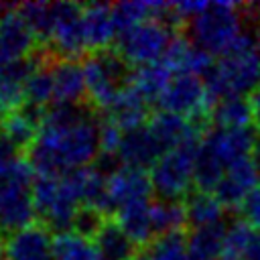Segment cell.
I'll list each match as a JSON object with an SVG mask.
<instances>
[{"label":"cell","instance_id":"6da1fadb","mask_svg":"<svg viewBox=\"0 0 260 260\" xmlns=\"http://www.w3.org/2000/svg\"><path fill=\"white\" fill-rule=\"evenodd\" d=\"M260 83V55L250 35H240L238 41L219 57L205 77L209 93L217 100L230 95L254 93Z\"/></svg>","mask_w":260,"mask_h":260},{"label":"cell","instance_id":"7a4b0ae2","mask_svg":"<svg viewBox=\"0 0 260 260\" xmlns=\"http://www.w3.org/2000/svg\"><path fill=\"white\" fill-rule=\"evenodd\" d=\"M240 4L211 2L195 18L185 22L189 41L209 55H223L242 35L240 32Z\"/></svg>","mask_w":260,"mask_h":260},{"label":"cell","instance_id":"3957f363","mask_svg":"<svg viewBox=\"0 0 260 260\" xmlns=\"http://www.w3.org/2000/svg\"><path fill=\"white\" fill-rule=\"evenodd\" d=\"M81 65L87 81V98L95 110L108 112L118 95L132 83L130 63L116 49L91 53Z\"/></svg>","mask_w":260,"mask_h":260},{"label":"cell","instance_id":"277c9868","mask_svg":"<svg viewBox=\"0 0 260 260\" xmlns=\"http://www.w3.org/2000/svg\"><path fill=\"white\" fill-rule=\"evenodd\" d=\"M201 140H191L165 152L150 169L152 191L158 195V199L179 201L191 193V185L195 183V156Z\"/></svg>","mask_w":260,"mask_h":260},{"label":"cell","instance_id":"5b68a950","mask_svg":"<svg viewBox=\"0 0 260 260\" xmlns=\"http://www.w3.org/2000/svg\"><path fill=\"white\" fill-rule=\"evenodd\" d=\"M177 35L171 26L158 20H146L132 28L118 32L116 37V51L130 63V65H150L165 59L173 39Z\"/></svg>","mask_w":260,"mask_h":260},{"label":"cell","instance_id":"8992f818","mask_svg":"<svg viewBox=\"0 0 260 260\" xmlns=\"http://www.w3.org/2000/svg\"><path fill=\"white\" fill-rule=\"evenodd\" d=\"M55 10V32L51 39V57L75 61L87 47L83 26V6L75 2H53Z\"/></svg>","mask_w":260,"mask_h":260},{"label":"cell","instance_id":"52a82bcc","mask_svg":"<svg viewBox=\"0 0 260 260\" xmlns=\"http://www.w3.org/2000/svg\"><path fill=\"white\" fill-rule=\"evenodd\" d=\"M51 232L43 223H32L6 238V260H53Z\"/></svg>","mask_w":260,"mask_h":260},{"label":"cell","instance_id":"ba28073f","mask_svg":"<svg viewBox=\"0 0 260 260\" xmlns=\"http://www.w3.org/2000/svg\"><path fill=\"white\" fill-rule=\"evenodd\" d=\"M148 128L154 134V138L158 140V144L165 152L175 150V148L183 146L185 142L201 140V136H205L209 132V130L199 128L191 120H187L183 116H177V114H171V112L154 114L148 122Z\"/></svg>","mask_w":260,"mask_h":260},{"label":"cell","instance_id":"9c48e42d","mask_svg":"<svg viewBox=\"0 0 260 260\" xmlns=\"http://www.w3.org/2000/svg\"><path fill=\"white\" fill-rule=\"evenodd\" d=\"M37 43V37L26 26L18 10L0 18V63L35 55L39 51Z\"/></svg>","mask_w":260,"mask_h":260},{"label":"cell","instance_id":"30bf717a","mask_svg":"<svg viewBox=\"0 0 260 260\" xmlns=\"http://www.w3.org/2000/svg\"><path fill=\"white\" fill-rule=\"evenodd\" d=\"M258 171L254 169L252 160L246 158V160H240L236 165H232L228 169V173L223 175L221 183L217 185L215 189V197L219 199V203L228 209H234V207H242V203L246 201V197L258 189Z\"/></svg>","mask_w":260,"mask_h":260},{"label":"cell","instance_id":"8fae6325","mask_svg":"<svg viewBox=\"0 0 260 260\" xmlns=\"http://www.w3.org/2000/svg\"><path fill=\"white\" fill-rule=\"evenodd\" d=\"M118 154L126 167L146 171L156 165V160L165 154V150L160 148V144L154 138V134L150 132V128L142 126V128L124 132Z\"/></svg>","mask_w":260,"mask_h":260},{"label":"cell","instance_id":"7c38bea8","mask_svg":"<svg viewBox=\"0 0 260 260\" xmlns=\"http://www.w3.org/2000/svg\"><path fill=\"white\" fill-rule=\"evenodd\" d=\"M108 191H110V197L116 203L118 211L130 203L148 201V197L152 193L150 175H146V171L132 169V167L124 165L122 171H118L112 179H108Z\"/></svg>","mask_w":260,"mask_h":260},{"label":"cell","instance_id":"4fadbf2b","mask_svg":"<svg viewBox=\"0 0 260 260\" xmlns=\"http://www.w3.org/2000/svg\"><path fill=\"white\" fill-rule=\"evenodd\" d=\"M162 61L171 69H177L179 73H191L197 77H207V73L213 69L211 55L179 35L173 39Z\"/></svg>","mask_w":260,"mask_h":260},{"label":"cell","instance_id":"5bb4252c","mask_svg":"<svg viewBox=\"0 0 260 260\" xmlns=\"http://www.w3.org/2000/svg\"><path fill=\"white\" fill-rule=\"evenodd\" d=\"M83 26L87 37V47L98 53L110 49V43L118 37L112 20V4H87L83 6Z\"/></svg>","mask_w":260,"mask_h":260},{"label":"cell","instance_id":"9a60e30c","mask_svg":"<svg viewBox=\"0 0 260 260\" xmlns=\"http://www.w3.org/2000/svg\"><path fill=\"white\" fill-rule=\"evenodd\" d=\"M53 77H55V102L67 104H81L87 95V81L83 65L77 61L57 59L53 63Z\"/></svg>","mask_w":260,"mask_h":260},{"label":"cell","instance_id":"2e32d148","mask_svg":"<svg viewBox=\"0 0 260 260\" xmlns=\"http://www.w3.org/2000/svg\"><path fill=\"white\" fill-rule=\"evenodd\" d=\"M93 246L98 250L100 260H136L138 258V246L126 236V232L120 228L118 221L112 217L106 219L104 228L93 240Z\"/></svg>","mask_w":260,"mask_h":260},{"label":"cell","instance_id":"e0dca14e","mask_svg":"<svg viewBox=\"0 0 260 260\" xmlns=\"http://www.w3.org/2000/svg\"><path fill=\"white\" fill-rule=\"evenodd\" d=\"M221 260H260V232L244 219L232 221L228 225Z\"/></svg>","mask_w":260,"mask_h":260},{"label":"cell","instance_id":"ac0fdd59","mask_svg":"<svg viewBox=\"0 0 260 260\" xmlns=\"http://www.w3.org/2000/svg\"><path fill=\"white\" fill-rule=\"evenodd\" d=\"M108 118L116 122L124 132L142 128L146 126L144 122L148 118V102L130 85L118 95L114 106L108 110Z\"/></svg>","mask_w":260,"mask_h":260},{"label":"cell","instance_id":"d6986e66","mask_svg":"<svg viewBox=\"0 0 260 260\" xmlns=\"http://www.w3.org/2000/svg\"><path fill=\"white\" fill-rule=\"evenodd\" d=\"M150 201H138L122 207L118 211V223L126 232V236L138 246L144 248L148 246L156 234L152 228V217H150Z\"/></svg>","mask_w":260,"mask_h":260},{"label":"cell","instance_id":"ffe728a7","mask_svg":"<svg viewBox=\"0 0 260 260\" xmlns=\"http://www.w3.org/2000/svg\"><path fill=\"white\" fill-rule=\"evenodd\" d=\"M228 228L225 223H215L207 228H197L187 238V260H221L225 248Z\"/></svg>","mask_w":260,"mask_h":260},{"label":"cell","instance_id":"44dd1931","mask_svg":"<svg viewBox=\"0 0 260 260\" xmlns=\"http://www.w3.org/2000/svg\"><path fill=\"white\" fill-rule=\"evenodd\" d=\"M183 203L187 211V223L193 230L223 221V205L213 193H205L197 189V191H191Z\"/></svg>","mask_w":260,"mask_h":260},{"label":"cell","instance_id":"7402d4cb","mask_svg":"<svg viewBox=\"0 0 260 260\" xmlns=\"http://www.w3.org/2000/svg\"><path fill=\"white\" fill-rule=\"evenodd\" d=\"M211 122L217 128H248L250 122H254L252 104L246 95H230L215 102L211 110Z\"/></svg>","mask_w":260,"mask_h":260},{"label":"cell","instance_id":"603a6c76","mask_svg":"<svg viewBox=\"0 0 260 260\" xmlns=\"http://www.w3.org/2000/svg\"><path fill=\"white\" fill-rule=\"evenodd\" d=\"M171 73L173 69L165 63H150V65H142L136 71H132V87L150 104V102H158V98L162 95V91L167 89V85L171 83Z\"/></svg>","mask_w":260,"mask_h":260},{"label":"cell","instance_id":"cb8c5ba5","mask_svg":"<svg viewBox=\"0 0 260 260\" xmlns=\"http://www.w3.org/2000/svg\"><path fill=\"white\" fill-rule=\"evenodd\" d=\"M225 173H228V167L203 138L195 156V187L205 193H215Z\"/></svg>","mask_w":260,"mask_h":260},{"label":"cell","instance_id":"d4e9b609","mask_svg":"<svg viewBox=\"0 0 260 260\" xmlns=\"http://www.w3.org/2000/svg\"><path fill=\"white\" fill-rule=\"evenodd\" d=\"M18 14L32 30L41 45H49L55 32V10L49 2H24L18 6Z\"/></svg>","mask_w":260,"mask_h":260},{"label":"cell","instance_id":"484cf974","mask_svg":"<svg viewBox=\"0 0 260 260\" xmlns=\"http://www.w3.org/2000/svg\"><path fill=\"white\" fill-rule=\"evenodd\" d=\"M150 217H152V228L156 236L177 234L189 225L185 203L181 201H167V199L154 201L150 205Z\"/></svg>","mask_w":260,"mask_h":260},{"label":"cell","instance_id":"4316f807","mask_svg":"<svg viewBox=\"0 0 260 260\" xmlns=\"http://www.w3.org/2000/svg\"><path fill=\"white\" fill-rule=\"evenodd\" d=\"M136 260H187V238L183 232L156 236L148 246L138 250Z\"/></svg>","mask_w":260,"mask_h":260},{"label":"cell","instance_id":"83f0119b","mask_svg":"<svg viewBox=\"0 0 260 260\" xmlns=\"http://www.w3.org/2000/svg\"><path fill=\"white\" fill-rule=\"evenodd\" d=\"M156 2H116L112 4V20L118 32L132 28L140 22L154 20Z\"/></svg>","mask_w":260,"mask_h":260},{"label":"cell","instance_id":"f1b7e54d","mask_svg":"<svg viewBox=\"0 0 260 260\" xmlns=\"http://www.w3.org/2000/svg\"><path fill=\"white\" fill-rule=\"evenodd\" d=\"M55 100V77H53V67L49 63H43L24 83V102L35 104L45 108Z\"/></svg>","mask_w":260,"mask_h":260},{"label":"cell","instance_id":"f546056e","mask_svg":"<svg viewBox=\"0 0 260 260\" xmlns=\"http://www.w3.org/2000/svg\"><path fill=\"white\" fill-rule=\"evenodd\" d=\"M53 260H100V256L93 242L69 232L55 238Z\"/></svg>","mask_w":260,"mask_h":260},{"label":"cell","instance_id":"4dcf8cb0","mask_svg":"<svg viewBox=\"0 0 260 260\" xmlns=\"http://www.w3.org/2000/svg\"><path fill=\"white\" fill-rule=\"evenodd\" d=\"M0 130L18 146V148H28L37 136H39V128L32 126L18 110L0 118Z\"/></svg>","mask_w":260,"mask_h":260},{"label":"cell","instance_id":"1f68e13d","mask_svg":"<svg viewBox=\"0 0 260 260\" xmlns=\"http://www.w3.org/2000/svg\"><path fill=\"white\" fill-rule=\"evenodd\" d=\"M59 191H61V179L59 177H37L32 183V201H35V209L37 215L41 217V221L53 211L57 199H59Z\"/></svg>","mask_w":260,"mask_h":260},{"label":"cell","instance_id":"d6a6232c","mask_svg":"<svg viewBox=\"0 0 260 260\" xmlns=\"http://www.w3.org/2000/svg\"><path fill=\"white\" fill-rule=\"evenodd\" d=\"M106 219H108V217H106L104 213H100L98 209L83 205V207L77 209V213H75V217H73V234H77V236H81V238L93 242L95 236L100 234V230L104 228Z\"/></svg>","mask_w":260,"mask_h":260},{"label":"cell","instance_id":"836d02e7","mask_svg":"<svg viewBox=\"0 0 260 260\" xmlns=\"http://www.w3.org/2000/svg\"><path fill=\"white\" fill-rule=\"evenodd\" d=\"M122 136H124V130L116 122H112L108 116L100 120V142H102V150L118 152L120 142H122Z\"/></svg>","mask_w":260,"mask_h":260},{"label":"cell","instance_id":"e575fe53","mask_svg":"<svg viewBox=\"0 0 260 260\" xmlns=\"http://www.w3.org/2000/svg\"><path fill=\"white\" fill-rule=\"evenodd\" d=\"M122 167H124V160L120 158V154L118 152H108V150H102L95 156V160L91 162V169L98 175L106 177V179H112L118 171H122Z\"/></svg>","mask_w":260,"mask_h":260},{"label":"cell","instance_id":"d590c367","mask_svg":"<svg viewBox=\"0 0 260 260\" xmlns=\"http://www.w3.org/2000/svg\"><path fill=\"white\" fill-rule=\"evenodd\" d=\"M240 213H242V219H244L248 225H252L254 230L260 232V187L254 189V191L246 197V201H244L242 207H240Z\"/></svg>","mask_w":260,"mask_h":260},{"label":"cell","instance_id":"8d00e7d4","mask_svg":"<svg viewBox=\"0 0 260 260\" xmlns=\"http://www.w3.org/2000/svg\"><path fill=\"white\" fill-rule=\"evenodd\" d=\"M18 160V146L0 130V169Z\"/></svg>","mask_w":260,"mask_h":260},{"label":"cell","instance_id":"74e56055","mask_svg":"<svg viewBox=\"0 0 260 260\" xmlns=\"http://www.w3.org/2000/svg\"><path fill=\"white\" fill-rule=\"evenodd\" d=\"M250 104H252V114H254V124L260 130V89H256L250 95Z\"/></svg>","mask_w":260,"mask_h":260},{"label":"cell","instance_id":"f35d334b","mask_svg":"<svg viewBox=\"0 0 260 260\" xmlns=\"http://www.w3.org/2000/svg\"><path fill=\"white\" fill-rule=\"evenodd\" d=\"M250 160H252V165H254V169L258 171V177H260V134L256 138V144H254V150H252Z\"/></svg>","mask_w":260,"mask_h":260},{"label":"cell","instance_id":"ab89813d","mask_svg":"<svg viewBox=\"0 0 260 260\" xmlns=\"http://www.w3.org/2000/svg\"><path fill=\"white\" fill-rule=\"evenodd\" d=\"M0 260H6V248H4L2 240H0Z\"/></svg>","mask_w":260,"mask_h":260}]
</instances>
